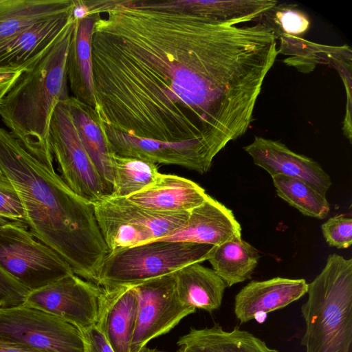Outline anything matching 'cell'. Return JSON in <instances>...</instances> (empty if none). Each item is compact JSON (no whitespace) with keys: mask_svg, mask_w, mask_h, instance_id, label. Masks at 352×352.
I'll list each match as a JSON object with an SVG mask.
<instances>
[{"mask_svg":"<svg viewBox=\"0 0 352 352\" xmlns=\"http://www.w3.org/2000/svg\"><path fill=\"white\" fill-rule=\"evenodd\" d=\"M100 11L91 47L104 124L213 157L247 131L278 53L270 27L214 23L180 0H106Z\"/></svg>","mask_w":352,"mask_h":352,"instance_id":"6da1fadb","label":"cell"},{"mask_svg":"<svg viewBox=\"0 0 352 352\" xmlns=\"http://www.w3.org/2000/svg\"><path fill=\"white\" fill-rule=\"evenodd\" d=\"M0 170L16 190L33 236L54 251L74 274L96 284L109 250L94 204L77 195L54 165L42 162L1 127Z\"/></svg>","mask_w":352,"mask_h":352,"instance_id":"7a4b0ae2","label":"cell"},{"mask_svg":"<svg viewBox=\"0 0 352 352\" xmlns=\"http://www.w3.org/2000/svg\"><path fill=\"white\" fill-rule=\"evenodd\" d=\"M72 19L56 42L25 69L0 102V117L10 133L42 162L53 165L49 132L54 109L66 100L67 60Z\"/></svg>","mask_w":352,"mask_h":352,"instance_id":"3957f363","label":"cell"},{"mask_svg":"<svg viewBox=\"0 0 352 352\" xmlns=\"http://www.w3.org/2000/svg\"><path fill=\"white\" fill-rule=\"evenodd\" d=\"M301 307L305 352H350L352 342V259L329 254L308 284Z\"/></svg>","mask_w":352,"mask_h":352,"instance_id":"277c9868","label":"cell"},{"mask_svg":"<svg viewBox=\"0 0 352 352\" xmlns=\"http://www.w3.org/2000/svg\"><path fill=\"white\" fill-rule=\"evenodd\" d=\"M214 245L155 240L109 252L96 284L103 288L133 286L208 259Z\"/></svg>","mask_w":352,"mask_h":352,"instance_id":"5b68a950","label":"cell"},{"mask_svg":"<svg viewBox=\"0 0 352 352\" xmlns=\"http://www.w3.org/2000/svg\"><path fill=\"white\" fill-rule=\"evenodd\" d=\"M94 206L98 227L109 252L161 239L182 228L189 214L148 210L126 197L112 196Z\"/></svg>","mask_w":352,"mask_h":352,"instance_id":"8992f818","label":"cell"},{"mask_svg":"<svg viewBox=\"0 0 352 352\" xmlns=\"http://www.w3.org/2000/svg\"><path fill=\"white\" fill-rule=\"evenodd\" d=\"M0 267L30 291L74 274L69 265L38 241L23 221L0 224Z\"/></svg>","mask_w":352,"mask_h":352,"instance_id":"52a82bcc","label":"cell"},{"mask_svg":"<svg viewBox=\"0 0 352 352\" xmlns=\"http://www.w3.org/2000/svg\"><path fill=\"white\" fill-rule=\"evenodd\" d=\"M0 341L47 352H85L82 332L76 326L22 304L0 307Z\"/></svg>","mask_w":352,"mask_h":352,"instance_id":"ba28073f","label":"cell"},{"mask_svg":"<svg viewBox=\"0 0 352 352\" xmlns=\"http://www.w3.org/2000/svg\"><path fill=\"white\" fill-rule=\"evenodd\" d=\"M49 140L61 177L77 195L92 204L111 195L81 142L66 100L54 109Z\"/></svg>","mask_w":352,"mask_h":352,"instance_id":"9c48e42d","label":"cell"},{"mask_svg":"<svg viewBox=\"0 0 352 352\" xmlns=\"http://www.w3.org/2000/svg\"><path fill=\"white\" fill-rule=\"evenodd\" d=\"M138 299L130 352H140L152 339L169 332L196 310L179 299L174 273L133 286Z\"/></svg>","mask_w":352,"mask_h":352,"instance_id":"30bf717a","label":"cell"},{"mask_svg":"<svg viewBox=\"0 0 352 352\" xmlns=\"http://www.w3.org/2000/svg\"><path fill=\"white\" fill-rule=\"evenodd\" d=\"M102 287L72 274L30 290L22 305L58 316L85 331L95 326Z\"/></svg>","mask_w":352,"mask_h":352,"instance_id":"8fae6325","label":"cell"},{"mask_svg":"<svg viewBox=\"0 0 352 352\" xmlns=\"http://www.w3.org/2000/svg\"><path fill=\"white\" fill-rule=\"evenodd\" d=\"M111 151L153 164L177 165L200 174L210 169L214 157L202 146L188 142H166L129 135L103 123Z\"/></svg>","mask_w":352,"mask_h":352,"instance_id":"7c38bea8","label":"cell"},{"mask_svg":"<svg viewBox=\"0 0 352 352\" xmlns=\"http://www.w3.org/2000/svg\"><path fill=\"white\" fill-rule=\"evenodd\" d=\"M243 148L254 163L271 176L283 175L301 179L323 195L332 184L331 177L317 162L292 151L279 141L255 137Z\"/></svg>","mask_w":352,"mask_h":352,"instance_id":"4fadbf2b","label":"cell"},{"mask_svg":"<svg viewBox=\"0 0 352 352\" xmlns=\"http://www.w3.org/2000/svg\"><path fill=\"white\" fill-rule=\"evenodd\" d=\"M241 238V227L231 210L211 197L189 212L185 224L157 240L217 245Z\"/></svg>","mask_w":352,"mask_h":352,"instance_id":"5bb4252c","label":"cell"},{"mask_svg":"<svg viewBox=\"0 0 352 352\" xmlns=\"http://www.w3.org/2000/svg\"><path fill=\"white\" fill-rule=\"evenodd\" d=\"M308 283L303 278L275 277L252 280L236 295L234 311L241 323L259 314L283 309L307 294Z\"/></svg>","mask_w":352,"mask_h":352,"instance_id":"9a60e30c","label":"cell"},{"mask_svg":"<svg viewBox=\"0 0 352 352\" xmlns=\"http://www.w3.org/2000/svg\"><path fill=\"white\" fill-rule=\"evenodd\" d=\"M137 311L138 299L133 286L102 287L95 326L113 352H130Z\"/></svg>","mask_w":352,"mask_h":352,"instance_id":"2e32d148","label":"cell"},{"mask_svg":"<svg viewBox=\"0 0 352 352\" xmlns=\"http://www.w3.org/2000/svg\"><path fill=\"white\" fill-rule=\"evenodd\" d=\"M100 1H96L91 14L74 19L67 60V76L73 97L96 110L92 63V30L101 15Z\"/></svg>","mask_w":352,"mask_h":352,"instance_id":"e0dca14e","label":"cell"},{"mask_svg":"<svg viewBox=\"0 0 352 352\" xmlns=\"http://www.w3.org/2000/svg\"><path fill=\"white\" fill-rule=\"evenodd\" d=\"M208 196L202 187L188 179L160 173L153 184L126 198L148 210L183 212L200 206Z\"/></svg>","mask_w":352,"mask_h":352,"instance_id":"ac0fdd59","label":"cell"},{"mask_svg":"<svg viewBox=\"0 0 352 352\" xmlns=\"http://www.w3.org/2000/svg\"><path fill=\"white\" fill-rule=\"evenodd\" d=\"M72 12L38 21L19 34L0 52V67L26 69L36 61L58 38Z\"/></svg>","mask_w":352,"mask_h":352,"instance_id":"d6986e66","label":"cell"},{"mask_svg":"<svg viewBox=\"0 0 352 352\" xmlns=\"http://www.w3.org/2000/svg\"><path fill=\"white\" fill-rule=\"evenodd\" d=\"M66 102L81 142L111 195L113 183V153L109 148L103 122L93 107L70 96Z\"/></svg>","mask_w":352,"mask_h":352,"instance_id":"ffe728a7","label":"cell"},{"mask_svg":"<svg viewBox=\"0 0 352 352\" xmlns=\"http://www.w3.org/2000/svg\"><path fill=\"white\" fill-rule=\"evenodd\" d=\"M73 7L74 0H0V52L32 25Z\"/></svg>","mask_w":352,"mask_h":352,"instance_id":"44dd1931","label":"cell"},{"mask_svg":"<svg viewBox=\"0 0 352 352\" xmlns=\"http://www.w3.org/2000/svg\"><path fill=\"white\" fill-rule=\"evenodd\" d=\"M174 274L177 293L184 305L210 313L221 307L226 285L212 269L196 263Z\"/></svg>","mask_w":352,"mask_h":352,"instance_id":"7402d4cb","label":"cell"},{"mask_svg":"<svg viewBox=\"0 0 352 352\" xmlns=\"http://www.w3.org/2000/svg\"><path fill=\"white\" fill-rule=\"evenodd\" d=\"M177 343L184 344L197 352H278L239 327L226 331L219 324L210 328H191Z\"/></svg>","mask_w":352,"mask_h":352,"instance_id":"603a6c76","label":"cell"},{"mask_svg":"<svg viewBox=\"0 0 352 352\" xmlns=\"http://www.w3.org/2000/svg\"><path fill=\"white\" fill-rule=\"evenodd\" d=\"M259 258L258 250L241 238L214 245L208 261L226 287L251 278Z\"/></svg>","mask_w":352,"mask_h":352,"instance_id":"cb8c5ba5","label":"cell"},{"mask_svg":"<svg viewBox=\"0 0 352 352\" xmlns=\"http://www.w3.org/2000/svg\"><path fill=\"white\" fill-rule=\"evenodd\" d=\"M180 1L194 14L214 23L230 25L256 20L277 4L273 0Z\"/></svg>","mask_w":352,"mask_h":352,"instance_id":"d4e9b609","label":"cell"},{"mask_svg":"<svg viewBox=\"0 0 352 352\" xmlns=\"http://www.w3.org/2000/svg\"><path fill=\"white\" fill-rule=\"evenodd\" d=\"M113 183L110 196L128 197L153 184L160 173L157 164L113 153Z\"/></svg>","mask_w":352,"mask_h":352,"instance_id":"484cf974","label":"cell"},{"mask_svg":"<svg viewBox=\"0 0 352 352\" xmlns=\"http://www.w3.org/2000/svg\"><path fill=\"white\" fill-rule=\"evenodd\" d=\"M276 194L302 214L319 219H324L330 211L325 197L305 182L289 176H272Z\"/></svg>","mask_w":352,"mask_h":352,"instance_id":"4316f807","label":"cell"},{"mask_svg":"<svg viewBox=\"0 0 352 352\" xmlns=\"http://www.w3.org/2000/svg\"><path fill=\"white\" fill-rule=\"evenodd\" d=\"M292 5H276L262 15L270 19L263 23L274 32L276 38L279 35H287L300 38L309 28L310 21L302 11Z\"/></svg>","mask_w":352,"mask_h":352,"instance_id":"83f0119b","label":"cell"},{"mask_svg":"<svg viewBox=\"0 0 352 352\" xmlns=\"http://www.w3.org/2000/svg\"><path fill=\"white\" fill-rule=\"evenodd\" d=\"M326 242L331 247L348 248L352 245V219L344 214L329 218L321 226Z\"/></svg>","mask_w":352,"mask_h":352,"instance_id":"f1b7e54d","label":"cell"},{"mask_svg":"<svg viewBox=\"0 0 352 352\" xmlns=\"http://www.w3.org/2000/svg\"><path fill=\"white\" fill-rule=\"evenodd\" d=\"M0 216L25 223V211L20 197L3 173L0 176Z\"/></svg>","mask_w":352,"mask_h":352,"instance_id":"f546056e","label":"cell"},{"mask_svg":"<svg viewBox=\"0 0 352 352\" xmlns=\"http://www.w3.org/2000/svg\"><path fill=\"white\" fill-rule=\"evenodd\" d=\"M30 290L0 267V304L1 307L23 303Z\"/></svg>","mask_w":352,"mask_h":352,"instance_id":"4dcf8cb0","label":"cell"},{"mask_svg":"<svg viewBox=\"0 0 352 352\" xmlns=\"http://www.w3.org/2000/svg\"><path fill=\"white\" fill-rule=\"evenodd\" d=\"M81 332L85 343V352H113L96 326Z\"/></svg>","mask_w":352,"mask_h":352,"instance_id":"1f68e13d","label":"cell"},{"mask_svg":"<svg viewBox=\"0 0 352 352\" xmlns=\"http://www.w3.org/2000/svg\"><path fill=\"white\" fill-rule=\"evenodd\" d=\"M25 69L0 67V102Z\"/></svg>","mask_w":352,"mask_h":352,"instance_id":"d6a6232c","label":"cell"},{"mask_svg":"<svg viewBox=\"0 0 352 352\" xmlns=\"http://www.w3.org/2000/svg\"><path fill=\"white\" fill-rule=\"evenodd\" d=\"M0 352H47L23 345L0 341Z\"/></svg>","mask_w":352,"mask_h":352,"instance_id":"836d02e7","label":"cell"},{"mask_svg":"<svg viewBox=\"0 0 352 352\" xmlns=\"http://www.w3.org/2000/svg\"><path fill=\"white\" fill-rule=\"evenodd\" d=\"M177 344L179 346V352H197L184 344H179V343H177Z\"/></svg>","mask_w":352,"mask_h":352,"instance_id":"e575fe53","label":"cell"},{"mask_svg":"<svg viewBox=\"0 0 352 352\" xmlns=\"http://www.w3.org/2000/svg\"><path fill=\"white\" fill-rule=\"evenodd\" d=\"M140 352H160L155 349H151L146 347L143 348Z\"/></svg>","mask_w":352,"mask_h":352,"instance_id":"d590c367","label":"cell"},{"mask_svg":"<svg viewBox=\"0 0 352 352\" xmlns=\"http://www.w3.org/2000/svg\"><path fill=\"white\" fill-rule=\"evenodd\" d=\"M9 221H10V220H9V219H8L6 218H4L3 217H0V224L6 223V222H8Z\"/></svg>","mask_w":352,"mask_h":352,"instance_id":"8d00e7d4","label":"cell"},{"mask_svg":"<svg viewBox=\"0 0 352 352\" xmlns=\"http://www.w3.org/2000/svg\"><path fill=\"white\" fill-rule=\"evenodd\" d=\"M3 173L1 172V170H0V176L2 175Z\"/></svg>","mask_w":352,"mask_h":352,"instance_id":"74e56055","label":"cell"},{"mask_svg":"<svg viewBox=\"0 0 352 352\" xmlns=\"http://www.w3.org/2000/svg\"><path fill=\"white\" fill-rule=\"evenodd\" d=\"M0 307H1V305L0 304Z\"/></svg>","mask_w":352,"mask_h":352,"instance_id":"f35d334b","label":"cell"},{"mask_svg":"<svg viewBox=\"0 0 352 352\" xmlns=\"http://www.w3.org/2000/svg\"><path fill=\"white\" fill-rule=\"evenodd\" d=\"M160 352H162V351H160Z\"/></svg>","mask_w":352,"mask_h":352,"instance_id":"ab89813d","label":"cell"},{"mask_svg":"<svg viewBox=\"0 0 352 352\" xmlns=\"http://www.w3.org/2000/svg\"><path fill=\"white\" fill-rule=\"evenodd\" d=\"M0 217H1V216H0Z\"/></svg>","mask_w":352,"mask_h":352,"instance_id":"60d3db41","label":"cell"}]
</instances>
